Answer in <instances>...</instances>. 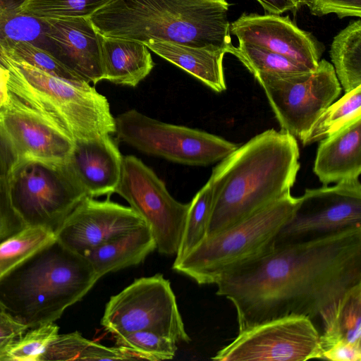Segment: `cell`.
<instances>
[{
    "instance_id": "4316f807",
    "label": "cell",
    "mask_w": 361,
    "mask_h": 361,
    "mask_svg": "<svg viewBox=\"0 0 361 361\" xmlns=\"http://www.w3.org/2000/svg\"><path fill=\"white\" fill-rule=\"evenodd\" d=\"M361 117V86L345 93L332 103L317 119L307 133L300 140L303 145L320 141Z\"/></svg>"
},
{
    "instance_id": "cb8c5ba5",
    "label": "cell",
    "mask_w": 361,
    "mask_h": 361,
    "mask_svg": "<svg viewBox=\"0 0 361 361\" xmlns=\"http://www.w3.org/2000/svg\"><path fill=\"white\" fill-rule=\"evenodd\" d=\"M136 360L123 347H107L84 338L79 332L59 334L48 345L40 361Z\"/></svg>"
},
{
    "instance_id": "7c38bea8",
    "label": "cell",
    "mask_w": 361,
    "mask_h": 361,
    "mask_svg": "<svg viewBox=\"0 0 361 361\" xmlns=\"http://www.w3.org/2000/svg\"><path fill=\"white\" fill-rule=\"evenodd\" d=\"M149 228L161 254L176 255L190 203L175 200L154 171L135 156L123 157L114 190Z\"/></svg>"
},
{
    "instance_id": "30bf717a",
    "label": "cell",
    "mask_w": 361,
    "mask_h": 361,
    "mask_svg": "<svg viewBox=\"0 0 361 361\" xmlns=\"http://www.w3.org/2000/svg\"><path fill=\"white\" fill-rule=\"evenodd\" d=\"M101 324L114 336L149 331L176 343L190 341L170 282L160 274L137 279L111 296Z\"/></svg>"
},
{
    "instance_id": "60d3db41",
    "label": "cell",
    "mask_w": 361,
    "mask_h": 361,
    "mask_svg": "<svg viewBox=\"0 0 361 361\" xmlns=\"http://www.w3.org/2000/svg\"><path fill=\"white\" fill-rule=\"evenodd\" d=\"M0 311H1V309H0Z\"/></svg>"
},
{
    "instance_id": "74e56055",
    "label": "cell",
    "mask_w": 361,
    "mask_h": 361,
    "mask_svg": "<svg viewBox=\"0 0 361 361\" xmlns=\"http://www.w3.org/2000/svg\"><path fill=\"white\" fill-rule=\"evenodd\" d=\"M28 328L0 311V352L11 342L23 335Z\"/></svg>"
},
{
    "instance_id": "ffe728a7",
    "label": "cell",
    "mask_w": 361,
    "mask_h": 361,
    "mask_svg": "<svg viewBox=\"0 0 361 361\" xmlns=\"http://www.w3.org/2000/svg\"><path fill=\"white\" fill-rule=\"evenodd\" d=\"M169 62L192 75L216 92L226 90L223 69L226 50L200 47L166 41L149 40L143 43Z\"/></svg>"
},
{
    "instance_id": "d590c367",
    "label": "cell",
    "mask_w": 361,
    "mask_h": 361,
    "mask_svg": "<svg viewBox=\"0 0 361 361\" xmlns=\"http://www.w3.org/2000/svg\"><path fill=\"white\" fill-rule=\"evenodd\" d=\"M26 227L16 214L7 199L0 181V243Z\"/></svg>"
},
{
    "instance_id": "52a82bcc",
    "label": "cell",
    "mask_w": 361,
    "mask_h": 361,
    "mask_svg": "<svg viewBox=\"0 0 361 361\" xmlns=\"http://www.w3.org/2000/svg\"><path fill=\"white\" fill-rule=\"evenodd\" d=\"M0 181L10 205L26 227L54 233L88 196L68 163L59 166L27 164Z\"/></svg>"
},
{
    "instance_id": "ba28073f",
    "label": "cell",
    "mask_w": 361,
    "mask_h": 361,
    "mask_svg": "<svg viewBox=\"0 0 361 361\" xmlns=\"http://www.w3.org/2000/svg\"><path fill=\"white\" fill-rule=\"evenodd\" d=\"M74 140L59 126L8 92L0 107V180L31 163H68Z\"/></svg>"
},
{
    "instance_id": "5b68a950",
    "label": "cell",
    "mask_w": 361,
    "mask_h": 361,
    "mask_svg": "<svg viewBox=\"0 0 361 361\" xmlns=\"http://www.w3.org/2000/svg\"><path fill=\"white\" fill-rule=\"evenodd\" d=\"M0 61L9 71L8 92L49 118L74 142L114 133L108 100L90 83L54 76L2 53Z\"/></svg>"
},
{
    "instance_id": "e575fe53",
    "label": "cell",
    "mask_w": 361,
    "mask_h": 361,
    "mask_svg": "<svg viewBox=\"0 0 361 361\" xmlns=\"http://www.w3.org/2000/svg\"><path fill=\"white\" fill-rule=\"evenodd\" d=\"M305 5L317 16L335 13L339 18L361 17V0H307Z\"/></svg>"
},
{
    "instance_id": "603a6c76",
    "label": "cell",
    "mask_w": 361,
    "mask_h": 361,
    "mask_svg": "<svg viewBox=\"0 0 361 361\" xmlns=\"http://www.w3.org/2000/svg\"><path fill=\"white\" fill-rule=\"evenodd\" d=\"M320 317L322 353L340 341L361 345V283L347 290Z\"/></svg>"
},
{
    "instance_id": "83f0119b",
    "label": "cell",
    "mask_w": 361,
    "mask_h": 361,
    "mask_svg": "<svg viewBox=\"0 0 361 361\" xmlns=\"http://www.w3.org/2000/svg\"><path fill=\"white\" fill-rule=\"evenodd\" d=\"M55 239L51 231L27 226L0 243V279Z\"/></svg>"
},
{
    "instance_id": "9a60e30c",
    "label": "cell",
    "mask_w": 361,
    "mask_h": 361,
    "mask_svg": "<svg viewBox=\"0 0 361 361\" xmlns=\"http://www.w3.org/2000/svg\"><path fill=\"white\" fill-rule=\"evenodd\" d=\"M145 224L130 207L109 199L85 197L55 232L56 239L70 250L85 256L109 240Z\"/></svg>"
},
{
    "instance_id": "5bb4252c",
    "label": "cell",
    "mask_w": 361,
    "mask_h": 361,
    "mask_svg": "<svg viewBox=\"0 0 361 361\" xmlns=\"http://www.w3.org/2000/svg\"><path fill=\"white\" fill-rule=\"evenodd\" d=\"M292 219L281 229L276 243L309 239L361 226L359 178L306 189Z\"/></svg>"
},
{
    "instance_id": "ac0fdd59",
    "label": "cell",
    "mask_w": 361,
    "mask_h": 361,
    "mask_svg": "<svg viewBox=\"0 0 361 361\" xmlns=\"http://www.w3.org/2000/svg\"><path fill=\"white\" fill-rule=\"evenodd\" d=\"M123 156L109 134L75 141L68 164L92 197L109 195L119 182Z\"/></svg>"
},
{
    "instance_id": "f35d334b",
    "label": "cell",
    "mask_w": 361,
    "mask_h": 361,
    "mask_svg": "<svg viewBox=\"0 0 361 361\" xmlns=\"http://www.w3.org/2000/svg\"><path fill=\"white\" fill-rule=\"evenodd\" d=\"M270 14L281 15L286 11L294 12L306 4L307 0H256Z\"/></svg>"
},
{
    "instance_id": "f1b7e54d",
    "label": "cell",
    "mask_w": 361,
    "mask_h": 361,
    "mask_svg": "<svg viewBox=\"0 0 361 361\" xmlns=\"http://www.w3.org/2000/svg\"><path fill=\"white\" fill-rule=\"evenodd\" d=\"M228 53L234 55L253 75L295 74L312 71L308 68L264 48L239 43L233 45Z\"/></svg>"
},
{
    "instance_id": "f546056e",
    "label": "cell",
    "mask_w": 361,
    "mask_h": 361,
    "mask_svg": "<svg viewBox=\"0 0 361 361\" xmlns=\"http://www.w3.org/2000/svg\"><path fill=\"white\" fill-rule=\"evenodd\" d=\"M112 0H23L18 11L38 20L63 17L90 18Z\"/></svg>"
},
{
    "instance_id": "4fadbf2b",
    "label": "cell",
    "mask_w": 361,
    "mask_h": 361,
    "mask_svg": "<svg viewBox=\"0 0 361 361\" xmlns=\"http://www.w3.org/2000/svg\"><path fill=\"white\" fill-rule=\"evenodd\" d=\"M322 359L320 334L308 317L288 316L238 331L212 357L216 361H306Z\"/></svg>"
},
{
    "instance_id": "4dcf8cb0",
    "label": "cell",
    "mask_w": 361,
    "mask_h": 361,
    "mask_svg": "<svg viewBox=\"0 0 361 361\" xmlns=\"http://www.w3.org/2000/svg\"><path fill=\"white\" fill-rule=\"evenodd\" d=\"M59 331V327L55 322L28 329L0 352V361H40Z\"/></svg>"
},
{
    "instance_id": "2e32d148",
    "label": "cell",
    "mask_w": 361,
    "mask_h": 361,
    "mask_svg": "<svg viewBox=\"0 0 361 361\" xmlns=\"http://www.w3.org/2000/svg\"><path fill=\"white\" fill-rule=\"evenodd\" d=\"M239 43L260 47L314 70L323 52L322 44L309 32L299 28L288 16L243 13L230 24Z\"/></svg>"
},
{
    "instance_id": "7402d4cb",
    "label": "cell",
    "mask_w": 361,
    "mask_h": 361,
    "mask_svg": "<svg viewBox=\"0 0 361 361\" xmlns=\"http://www.w3.org/2000/svg\"><path fill=\"white\" fill-rule=\"evenodd\" d=\"M157 249L149 228L144 224L88 252L85 257L99 278L137 265Z\"/></svg>"
},
{
    "instance_id": "8fae6325",
    "label": "cell",
    "mask_w": 361,
    "mask_h": 361,
    "mask_svg": "<svg viewBox=\"0 0 361 361\" xmlns=\"http://www.w3.org/2000/svg\"><path fill=\"white\" fill-rule=\"evenodd\" d=\"M283 130L301 140L338 97L341 86L333 64L319 60L314 70L295 74L254 75Z\"/></svg>"
},
{
    "instance_id": "1f68e13d",
    "label": "cell",
    "mask_w": 361,
    "mask_h": 361,
    "mask_svg": "<svg viewBox=\"0 0 361 361\" xmlns=\"http://www.w3.org/2000/svg\"><path fill=\"white\" fill-rule=\"evenodd\" d=\"M116 345L134 355L136 360H166L175 357L176 342L159 334L140 331L115 336Z\"/></svg>"
},
{
    "instance_id": "e0dca14e",
    "label": "cell",
    "mask_w": 361,
    "mask_h": 361,
    "mask_svg": "<svg viewBox=\"0 0 361 361\" xmlns=\"http://www.w3.org/2000/svg\"><path fill=\"white\" fill-rule=\"evenodd\" d=\"M44 37L53 45L51 53L87 83L104 80L101 63V35L89 18L44 19Z\"/></svg>"
},
{
    "instance_id": "836d02e7",
    "label": "cell",
    "mask_w": 361,
    "mask_h": 361,
    "mask_svg": "<svg viewBox=\"0 0 361 361\" xmlns=\"http://www.w3.org/2000/svg\"><path fill=\"white\" fill-rule=\"evenodd\" d=\"M23 1L0 0V45L14 41H34L39 37V22L18 13Z\"/></svg>"
},
{
    "instance_id": "d6986e66",
    "label": "cell",
    "mask_w": 361,
    "mask_h": 361,
    "mask_svg": "<svg viewBox=\"0 0 361 361\" xmlns=\"http://www.w3.org/2000/svg\"><path fill=\"white\" fill-rule=\"evenodd\" d=\"M313 171L324 185L359 178L361 173V117L320 140Z\"/></svg>"
},
{
    "instance_id": "8992f818",
    "label": "cell",
    "mask_w": 361,
    "mask_h": 361,
    "mask_svg": "<svg viewBox=\"0 0 361 361\" xmlns=\"http://www.w3.org/2000/svg\"><path fill=\"white\" fill-rule=\"evenodd\" d=\"M300 197L288 194L205 238L173 269L199 285L215 284L224 274L258 257L276 242L292 219Z\"/></svg>"
},
{
    "instance_id": "3957f363",
    "label": "cell",
    "mask_w": 361,
    "mask_h": 361,
    "mask_svg": "<svg viewBox=\"0 0 361 361\" xmlns=\"http://www.w3.org/2000/svg\"><path fill=\"white\" fill-rule=\"evenodd\" d=\"M226 0H112L89 18L106 37L166 41L228 53Z\"/></svg>"
},
{
    "instance_id": "44dd1931",
    "label": "cell",
    "mask_w": 361,
    "mask_h": 361,
    "mask_svg": "<svg viewBox=\"0 0 361 361\" xmlns=\"http://www.w3.org/2000/svg\"><path fill=\"white\" fill-rule=\"evenodd\" d=\"M103 79L117 85L135 87L152 70L154 63L143 43L101 35Z\"/></svg>"
},
{
    "instance_id": "6da1fadb",
    "label": "cell",
    "mask_w": 361,
    "mask_h": 361,
    "mask_svg": "<svg viewBox=\"0 0 361 361\" xmlns=\"http://www.w3.org/2000/svg\"><path fill=\"white\" fill-rule=\"evenodd\" d=\"M361 283V226L317 237L274 243L223 274L216 294L235 307L238 330L271 319H312Z\"/></svg>"
},
{
    "instance_id": "484cf974",
    "label": "cell",
    "mask_w": 361,
    "mask_h": 361,
    "mask_svg": "<svg viewBox=\"0 0 361 361\" xmlns=\"http://www.w3.org/2000/svg\"><path fill=\"white\" fill-rule=\"evenodd\" d=\"M213 186L209 178L196 193L190 206L173 264L179 262L207 237L213 205Z\"/></svg>"
},
{
    "instance_id": "ab89813d",
    "label": "cell",
    "mask_w": 361,
    "mask_h": 361,
    "mask_svg": "<svg viewBox=\"0 0 361 361\" xmlns=\"http://www.w3.org/2000/svg\"><path fill=\"white\" fill-rule=\"evenodd\" d=\"M8 69L0 61V107L8 96Z\"/></svg>"
},
{
    "instance_id": "d4e9b609",
    "label": "cell",
    "mask_w": 361,
    "mask_h": 361,
    "mask_svg": "<svg viewBox=\"0 0 361 361\" xmlns=\"http://www.w3.org/2000/svg\"><path fill=\"white\" fill-rule=\"evenodd\" d=\"M330 56L345 93L361 86V20H353L334 38Z\"/></svg>"
},
{
    "instance_id": "277c9868",
    "label": "cell",
    "mask_w": 361,
    "mask_h": 361,
    "mask_svg": "<svg viewBox=\"0 0 361 361\" xmlns=\"http://www.w3.org/2000/svg\"><path fill=\"white\" fill-rule=\"evenodd\" d=\"M100 278L56 239L0 279V309L28 329L59 319Z\"/></svg>"
},
{
    "instance_id": "7a4b0ae2",
    "label": "cell",
    "mask_w": 361,
    "mask_h": 361,
    "mask_svg": "<svg viewBox=\"0 0 361 361\" xmlns=\"http://www.w3.org/2000/svg\"><path fill=\"white\" fill-rule=\"evenodd\" d=\"M296 138L265 130L213 169V205L207 238L290 193L300 167Z\"/></svg>"
},
{
    "instance_id": "8d00e7d4",
    "label": "cell",
    "mask_w": 361,
    "mask_h": 361,
    "mask_svg": "<svg viewBox=\"0 0 361 361\" xmlns=\"http://www.w3.org/2000/svg\"><path fill=\"white\" fill-rule=\"evenodd\" d=\"M322 359L332 361H360L361 345L340 341L322 353Z\"/></svg>"
},
{
    "instance_id": "d6a6232c",
    "label": "cell",
    "mask_w": 361,
    "mask_h": 361,
    "mask_svg": "<svg viewBox=\"0 0 361 361\" xmlns=\"http://www.w3.org/2000/svg\"><path fill=\"white\" fill-rule=\"evenodd\" d=\"M0 53L11 59L23 60L54 76L73 81H84L68 68L50 51L37 46L35 42L14 41L0 47Z\"/></svg>"
},
{
    "instance_id": "9c48e42d",
    "label": "cell",
    "mask_w": 361,
    "mask_h": 361,
    "mask_svg": "<svg viewBox=\"0 0 361 361\" xmlns=\"http://www.w3.org/2000/svg\"><path fill=\"white\" fill-rule=\"evenodd\" d=\"M116 137L148 155L188 166L220 161L238 145L205 131L164 123L135 109L115 118Z\"/></svg>"
}]
</instances>
